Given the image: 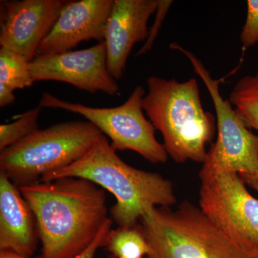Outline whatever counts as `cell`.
<instances>
[{"mask_svg": "<svg viewBox=\"0 0 258 258\" xmlns=\"http://www.w3.org/2000/svg\"><path fill=\"white\" fill-rule=\"evenodd\" d=\"M144 88L136 86L128 99L120 106L96 108L60 99L49 93L42 94V108H59L83 115L111 140L115 151L138 153L153 164L165 163L168 154L155 137V128L144 113Z\"/></svg>", "mask_w": 258, "mask_h": 258, "instance_id": "cell-6", "label": "cell"}, {"mask_svg": "<svg viewBox=\"0 0 258 258\" xmlns=\"http://www.w3.org/2000/svg\"><path fill=\"white\" fill-rule=\"evenodd\" d=\"M111 226L112 220L110 218L103 226V228L100 231L99 233L97 235L96 239L91 244V245L84 252L75 258H94L98 249L102 246L105 245L107 237L111 230Z\"/></svg>", "mask_w": 258, "mask_h": 258, "instance_id": "cell-20", "label": "cell"}, {"mask_svg": "<svg viewBox=\"0 0 258 258\" xmlns=\"http://www.w3.org/2000/svg\"><path fill=\"white\" fill-rule=\"evenodd\" d=\"M200 209L242 247L258 252V200L237 173L203 164Z\"/></svg>", "mask_w": 258, "mask_h": 258, "instance_id": "cell-7", "label": "cell"}, {"mask_svg": "<svg viewBox=\"0 0 258 258\" xmlns=\"http://www.w3.org/2000/svg\"><path fill=\"white\" fill-rule=\"evenodd\" d=\"M157 5L158 0H114L104 41L107 67L115 81L123 76L134 45L147 40L148 22L156 13Z\"/></svg>", "mask_w": 258, "mask_h": 258, "instance_id": "cell-12", "label": "cell"}, {"mask_svg": "<svg viewBox=\"0 0 258 258\" xmlns=\"http://www.w3.org/2000/svg\"><path fill=\"white\" fill-rule=\"evenodd\" d=\"M104 134H101L82 157L63 169L40 179L81 178L94 183L114 196L113 221L120 227H134L157 205L168 208L176 203L172 184L157 173L137 169L122 160Z\"/></svg>", "mask_w": 258, "mask_h": 258, "instance_id": "cell-2", "label": "cell"}, {"mask_svg": "<svg viewBox=\"0 0 258 258\" xmlns=\"http://www.w3.org/2000/svg\"><path fill=\"white\" fill-rule=\"evenodd\" d=\"M240 176L243 180L244 183L258 191V171L254 174H244V175H240Z\"/></svg>", "mask_w": 258, "mask_h": 258, "instance_id": "cell-22", "label": "cell"}, {"mask_svg": "<svg viewBox=\"0 0 258 258\" xmlns=\"http://www.w3.org/2000/svg\"><path fill=\"white\" fill-rule=\"evenodd\" d=\"M0 258H42L41 255L37 257H25V256L20 255V254L15 253V252H10V251H0Z\"/></svg>", "mask_w": 258, "mask_h": 258, "instance_id": "cell-23", "label": "cell"}, {"mask_svg": "<svg viewBox=\"0 0 258 258\" xmlns=\"http://www.w3.org/2000/svg\"><path fill=\"white\" fill-rule=\"evenodd\" d=\"M36 218L42 258H75L91 245L108 217L104 189L66 177L18 186Z\"/></svg>", "mask_w": 258, "mask_h": 258, "instance_id": "cell-1", "label": "cell"}, {"mask_svg": "<svg viewBox=\"0 0 258 258\" xmlns=\"http://www.w3.org/2000/svg\"><path fill=\"white\" fill-rule=\"evenodd\" d=\"M38 230L35 214L18 186L0 173V251L31 257Z\"/></svg>", "mask_w": 258, "mask_h": 258, "instance_id": "cell-13", "label": "cell"}, {"mask_svg": "<svg viewBox=\"0 0 258 258\" xmlns=\"http://www.w3.org/2000/svg\"><path fill=\"white\" fill-rule=\"evenodd\" d=\"M66 3L62 0L1 1V47L31 62Z\"/></svg>", "mask_w": 258, "mask_h": 258, "instance_id": "cell-10", "label": "cell"}, {"mask_svg": "<svg viewBox=\"0 0 258 258\" xmlns=\"http://www.w3.org/2000/svg\"><path fill=\"white\" fill-rule=\"evenodd\" d=\"M40 106L25 112L15 121L0 125V152L21 142L24 139L36 132Z\"/></svg>", "mask_w": 258, "mask_h": 258, "instance_id": "cell-17", "label": "cell"}, {"mask_svg": "<svg viewBox=\"0 0 258 258\" xmlns=\"http://www.w3.org/2000/svg\"><path fill=\"white\" fill-rule=\"evenodd\" d=\"M105 41L83 50L37 55L30 63L34 82L60 81L79 89L115 96L119 92L116 81L107 67Z\"/></svg>", "mask_w": 258, "mask_h": 258, "instance_id": "cell-9", "label": "cell"}, {"mask_svg": "<svg viewBox=\"0 0 258 258\" xmlns=\"http://www.w3.org/2000/svg\"><path fill=\"white\" fill-rule=\"evenodd\" d=\"M114 0L66 1L48 35L37 48V55L69 52L83 41L103 42Z\"/></svg>", "mask_w": 258, "mask_h": 258, "instance_id": "cell-11", "label": "cell"}, {"mask_svg": "<svg viewBox=\"0 0 258 258\" xmlns=\"http://www.w3.org/2000/svg\"><path fill=\"white\" fill-rule=\"evenodd\" d=\"M173 1L171 0H158L157 9L156 10L155 18L152 26L149 29V33L147 40L141 47L140 50L137 52L136 56L143 55L152 50L154 42L155 41L161 25L164 23V19L167 15L168 12L170 10Z\"/></svg>", "mask_w": 258, "mask_h": 258, "instance_id": "cell-19", "label": "cell"}, {"mask_svg": "<svg viewBox=\"0 0 258 258\" xmlns=\"http://www.w3.org/2000/svg\"><path fill=\"white\" fill-rule=\"evenodd\" d=\"M169 47L189 59L195 73L208 88L216 112L217 140L212 144L203 164L233 171L239 175L257 172L258 135L249 130L229 100L224 99L220 91V80L214 79L192 52L176 42L171 43Z\"/></svg>", "mask_w": 258, "mask_h": 258, "instance_id": "cell-8", "label": "cell"}, {"mask_svg": "<svg viewBox=\"0 0 258 258\" xmlns=\"http://www.w3.org/2000/svg\"><path fill=\"white\" fill-rule=\"evenodd\" d=\"M30 63L23 56L5 47L0 48V84L13 91L30 87L33 84Z\"/></svg>", "mask_w": 258, "mask_h": 258, "instance_id": "cell-16", "label": "cell"}, {"mask_svg": "<svg viewBox=\"0 0 258 258\" xmlns=\"http://www.w3.org/2000/svg\"><path fill=\"white\" fill-rule=\"evenodd\" d=\"M15 101L14 91L7 87L3 84H0V106L5 107L13 104Z\"/></svg>", "mask_w": 258, "mask_h": 258, "instance_id": "cell-21", "label": "cell"}, {"mask_svg": "<svg viewBox=\"0 0 258 258\" xmlns=\"http://www.w3.org/2000/svg\"><path fill=\"white\" fill-rule=\"evenodd\" d=\"M140 220L152 249L149 258H258L188 202L176 211L154 208Z\"/></svg>", "mask_w": 258, "mask_h": 258, "instance_id": "cell-4", "label": "cell"}, {"mask_svg": "<svg viewBox=\"0 0 258 258\" xmlns=\"http://www.w3.org/2000/svg\"><path fill=\"white\" fill-rule=\"evenodd\" d=\"M142 101L144 112L164 139L168 156L178 163H204L212 143L216 118L204 109L198 81L151 76Z\"/></svg>", "mask_w": 258, "mask_h": 258, "instance_id": "cell-3", "label": "cell"}, {"mask_svg": "<svg viewBox=\"0 0 258 258\" xmlns=\"http://www.w3.org/2000/svg\"><path fill=\"white\" fill-rule=\"evenodd\" d=\"M105 245L117 258H142L152 251L141 228L135 227L111 230Z\"/></svg>", "mask_w": 258, "mask_h": 258, "instance_id": "cell-15", "label": "cell"}, {"mask_svg": "<svg viewBox=\"0 0 258 258\" xmlns=\"http://www.w3.org/2000/svg\"><path fill=\"white\" fill-rule=\"evenodd\" d=\"M101 134L92 123L82 120L39 129L0 153V173L18 186L37 182L79 160Z\"/></svg>", "mask_w": 258, "mask_h": 258, "instance_id": "cell-5", "label": "cell"}, {"mask_svg": "<svg viewBox=\"0 0 258 258\" xmlns=\"http://www.w3.org/2000/svg\"><path fill=\"white\" fill-rule=\"evenodd\" d=\"M240 41L244 48L258 42V0H247V15L240 33Z\"/></svg>", "mask_w": 258, "mask_h": 258, "instance_id": "cell-18", "label": "cell"}, {"mask_svg": "<svg viewBox=\"0 0 258 258\" xmlns=\"http://www.w3.org/2000/svg\"><path fill=\"white\" fill-rule=\"evenodd\" d=\"M228 100L245 125L258 132V71L241 78Z\"/></svg>", "mask_w": 258, "mask_h": 258, "instance_id": "cell-14", "label": "cell"}]
</instances>
